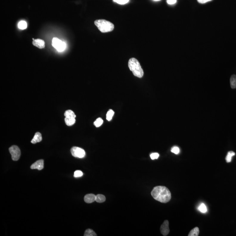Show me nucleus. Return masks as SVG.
<instances>
[{"label": "nucleus", "instance_id": "15", "mask_svg": "<svg viewBox=\"0 0 236 236\" xmlns=\"http://www.w3.org/2000/svg\"><path fill=\"white\" fill-rule=\"evenodd\" d=\"M64 116L66 118H76V117L74 111L71 110H68L66 111L65 113H64Z\"/></svg>", "mask_w": 236, "mask_h": 236}, {"label": "nucleus", "instance_id": "27", "mask_svg": "<svg viewBox=\"0 0 236 236\" xmlns=\"http://www.w3.org/2000/svg\"><path fill=\"white\" fill-rule=\"evenodd\" d=\"M167 2L168 4H174L176 3L177 0H167Z\"/></svg>", "mask_w": 236, "mask_h": 236}, {"label": "nucleus", "instance_id": "7", "mask_svg": "<svg viewBox=\"0 0 236 236\" xmlns=\"http://www.w3.org/2000/svg\"><path fill=\"white\" fill-rule=\"evenodd\" d=\"M161 232L163 236H167L168 235L170 230L169 228V222L168 221H165L161 226Z\"/></svg>", "mask_w": 236, "mask_h": 236}, {"label": "nucleus", "instance_id": "1", "mask_svg": "<svg viewBox=\"0 0 236 236\" xmlns=\"http://www.w3.org/2000/svg\"><path fill=\"white\" fill-rule=\"evenodd\" d=\"M151 194L155 200L162 203H167L171 199L170 191L165 186H158L154 187Z\"/></svg>", "mask_w": 236, "mask_h": 236}, {"label": "nucleus", "instance_id": "13", "mask_svg": "<svg viewBox=\"0 0 236 236\" xmlns=\"http://www.w3.org/2000/svg\"><path fill=\"white\" fill-rule=\"evenodd\" d=\"M199 234V229L198 227H195L194 229L191 230L190 233H189V236H198Z\"/></svg>", "mask_w": 236, "mask_h": 236}, {"label": "nucleus", "instance_id": "28", "mask_svg": "<svg viewBox=\"0 0 236 236\" xmlns=\"http://www.w3.org/2000/svg\"><path fill=\"white\" fill-rule=\"evenodd\" d=\"M211 1H212V0H197L198 2L201 4L206 3Z\"/></svg>", "mask_w": 236, "mask_h": 236}, {"label": "nucleus", "instance_id": "29", "mask_svg": "<svg viewBox=\"0 0 236 236\" xmlns=\"http://www.w3.org/2000/svg\"><path fill=\"white\" fill-rule=\"evenodd\" d=\"M153 1H160V0H153Z\"/></svg>", "mask_w": 236, "mask_h": 236}, {"label": "nucleus", "instance_id": "25", "mask_svg": "<svg viewBox=\"0 0 236 236\" xmlns=\"http://www.w3.org/2000/svg\"><path fill=\"white\" fill-rule=\"evenodd\" d=\"M171 152L176 154H178L180 152L179 148L178 147L175 146L171 148Z\"/></svg>", "mask_w": 236, "mask_h": 236}, {"label": "nucleus", "instance_id": "9", "mask_svg": "<svg viewBox=\"0 0 236 236\" xmlns=\"http://www.w3.org/2000/svg\"><path fill=\"white\" fill-rule=\"evenodd\" d=\"M32 39L33 40L32 42V44L34 46L37 47L39 49H43L45 47V42L44 40L39 39Z\"/></svg>", "mask_w": 236, "mask_h": 236}, {"label": "nucleus", "instance_id": "2", "mask_svg": "<svg viewBox=\"0 0 236 236\" xmlns=\"http://www.w3.org/2000/svg\"><path fill=\"white\" fill-rule=\"evenodd\" d=\"M130 70L133 72L135 76L141 78L144 76V71L138 61L135 58L130 59L128 63Z\"/></svg>", "mask_w": 236, "mask_h": 236}, {"label": "nucleus", "instance_id": "16", "mask_svg": "<svg viewBox=\"0 0 236 236\" xmlns=\"http://www.w3.org/2000/svg\"><path fill=\"white\" fill-rule=\"evenodd\" d=\"M105 197L104 195L101 194L97 195L96 196L95 201L98 203H102L105 201Z\"/></svg>", "mask_w": 236, "mask_h": 236}, {"label": "nucleus", "instance_id": "21", "mask_svg": "<svg viewBox=\"0 0 236 236\" xmlns=\"http://www.w3.org/2000/svg\"><path fill=\"white\" fill-rule=\"evenodd\" d=\"M103 119L101 118H98L94 121V124L96 127H99L103 124Z\"/></svg>", "mask_w": 236, "mask_h": 236}, {"label": "nucleus", "instance_id": "5", "mask_svg": "<svg viewBox=\"0 0 236 236\" xmlns=\"http://www.w3.org/2000/svg\"><path fill=\"white\" fill-rule=\"evenodd\" d=\"M71 153L74 157L82 158L85 156L86 153L85 150L79 147H74L71 149Z\"/></svg>", "mask_w": 236, "mask_h": 236}, {"label": "nucleus", "instance_id": "3", "mask_svg": "<svg viewBox=\"0 0 236 236\" xmlns=\"http://www.w3.org/2000/svg\"><path fill=\"white\" fill-rule=\"evenodd\" d=\"M94 24L100 31L103 33L112 31L114 29V26L110 21L104 19L97 20L94 21Z\"/></svg>", "mask_w": 236, "mask_h": 236}, {"label": "nucleus", "instance_id": "22", "mask_svg": "<svg viewBox=\"0 0 236 236\" xmlns=\"http://www.w3.org/2000/svg\"><path fill=\"white\" fill-rule=\"evenodd\" d=\"M198 210L201 212L203 213H206V212L207 209L206 206L204 203H202L201 205L199 206L198 207Z\"/></svg>", "mask_w": 236, "mask_h": 236}, {"label": "nucleus", "instance_id": "23", "mask_svg": "<svg viewBox=\"0 0 236 236\" xmlns=\"http://www.w3.org/2000/svg\"><path fill=\"white\" fill-rule=\"evenodd\" d=\"M83 173L81 170H76L74 173V177L75 178H78L83 176Z\"/></svg>", "mask_w": 236, "mask_h": 236}, {"label": "nucleus", "instance_id": "8", "mask_svg": "<svg viewBox=\"0 0 236 236\" xmlns=\"http://www.w3.org/2000/svg\"><path fill=\"white\" fill-rule=\"evenodd\" d=\"M31 168L32 169H38L41 170L44 167V161L43 160H39L36 161L35 162L32 164L31 166Z\"/></svg>", "mask_w": 236, "mask_h": 236}, {"label": "nucleus", "instance_id": "24", "mask_svg": "<svg viewBox=\"0 0 236 236\" xmlns=\"http://www.w3.org/2000/svg\"><path fill=\"white\" fill-rule=\"evenodd\" d=\"M113 1L120 4H125L129 2V0H113Z\"/></svg>", "mask_w": 236, "mask_h": 236}, {"label": "nucleus", "instance_id": "26", "mask_svg": "<svg viewBox=\"0 0 236 236\" xmlns=\"http://www.w3.org/2000/svg\"><path fill=\"white\" fill-rule=\"evenodd\" d=\"M150 157L152 160H154V159H157L159 157V154L157 153H152L150 154Z\"/></svg>", "mask_w": 236, "mask_h": 236}, {"label": "nucleus", "instance_id": "14", "mask_svg": "<svg viewBox=\"0 0 236 236\" xmlns=\"http://www.w3.org/2000/svg\"><path fill=\"white\" fill-rule=\"evenodd\" d=\"M230 86L232 88H236V75H233L230 79Z\"/></svg>", "mask_w": 236, "mask_h": 236}, {"label": "nucleus", "instance_id": "6", "mask_svg": "<svg viewBox=\"0 0 236 236\" xmlns=\"http://www.w3.org/2000/svg\"><path fill=\"white\" fill-rule=\"evenodd\" d=\"M52 46L58 51H63L65 49V44L58 38H54L52 40Z\"/></svg>", "mask_w": 236, "mask_h": 236}, {"label": "nucleus", "instance_id": "20", "mask_svg": "<svg viewBox=\"0 0 236 236\" xmlns=\"http://www.w3.org/2000/svg\"><path fill=\"white\" fill-rule=\"evenodd\" d=\"M18 26L21 29H25L27 28V23L24 21H21L18 23Z\"/></svg>", "mask_w": 236, "mask_h": 236}, {"label": "nucleus", "instance_id": "19", "mask_svg": "<svg viewBox=\"0 0 236 236\" xmlns=\"http://www.w3.org/2000/svg\"><path fill=\"white\" fill-rule=\"evenodd\" d=\"M85 236H96L97 235L95 234V232L92 230L91 229H87L85 231V234H84Z\"/></svg>", "mask_w": 236, "mask_h": 236}, {"label": "nucleus", "instance_id": "18", "mask_svg": "<svg viewBox=\"0 0 236 236\" xmlns=\"http://www.w3.org/2000/svg\"><path fill=\"white\" fill-rule=\"evenodd\" d=\"M114 111L111 109H109L108 111L106 114V119L108 121H110L113 117V116L114 115Z\"/></svg>", "mask_w": 236, "mask_h": 236}, {"label": "nucleus", "instance_id": "17", "mask_svg": "<svg viewBox=\"0 0 236 236\" xmlns=\"http://www.w3.org/2000/svg\"><path fill=\"white\" fill-rule=\"evenodd\" d=\"M235 153L234 152L232 151L228 152V153H227V156H226V162H230L231 161V159H232V157L235 156Z\"/></svg>", "mask_w": 236, "mask_h": 236}, {"label": "nucleus", "instance_id": "11", "mask_svg": "<svg viewBox=\"0 0 236 236\" xmlns=\"http://www.w3.org/2000/svg\"><path fill=\"white\" fill-rule=\"evenodd\" d=\"M42 140V135L39 132H37L35 133L33 138L32 139L31 142L33 144H35L38 142H41Z\"/></svg>", "mask_w": 236, "mask_h": 236}, {"label": "nucleus", "instance_id": "12", "mask_svg": "<svg viewBox=\"0 0 236 236\" xmlns=\"http://www.w3.org/2000/svg\"><path fill=\"white\" fill-rule=\"evenodd\" d=\"M66 124L68 126H71L74 124L76 122L75 118H65Z\"/></svg>", "mask_w": 236, "mask_h": 236}, {"label": "nucleus", "instance_id": "10", "mask_svg": "<svg viewBox=\"0 0 236 236\" xmlns=\"http://www.w3.org/2000/svg\"><path fill=\"white\" fill-rule=\"evenodd\" d=\"M96 195L93 194H89L85 195L84 200L85 203H92L96 200Z\"/></svg>", "mask_w": 236, "mask_h": 236}, {"label": "nucleus", "instance_id": "4", "mask_svg": "<svg viewBox=\"0 0 236 236\" xmlns=\"http://www.w3.org/2000/svg\"><path fill=\"white\" fill-rule=\"evenodd\" d=\"M9 152L12 155V158L14 161L19 160L21 156L20 150L18 146L13 145L9 148Z\"/></svg>", "mask_w": 236, "mask_h": 236}]
</instances>
